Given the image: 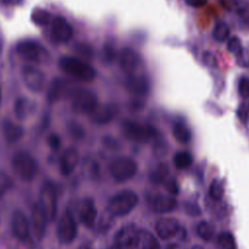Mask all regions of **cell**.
Masks as SVG:
<instances>
[{"mask_svg":"<svg viewBox=\"0 0 249 249\" xmlns=\"http://www.w3.org/2000/svg\"><path fill=\"white\" fill-rule=\"evenodd\" d=\"M58 65L63 72L80 81L89 82L96 76V72L92 66L76 57L63 56L59 59Z\"/></svg>","mask_w":249,"mask_h":249,"instance_id":"6da1fadb","label":"cell"},{"mask_svg":"<svg viewBox=\"0 0 249 249\" xmlns=\"http://www.w3.org/2000/svg\"><path fill=\"white\" fill-rule=\"evenodd\" d=\"M138 203L137 195L130 190H124L115 195L108 203L109 214L115 217H122L131 212Z\"/></svg>","mask_w":249,"mask_h":249,"instance_id":"7a4b0ae2","label":"cell"},{"mask_svg":"<svg viewBox=\"0 0 249 249\" xmlns=\"http://www.w3.org/2000/svg\"><path fill=\"white\" fill-rule=\"evenodd\" d=\"M12 167L15 174L23 181L32 180L38 171L36 160L27 152L17 153L13 157Z\"/></svg>","mask_w":249,"mask_h":249,"instance_id":"3957f363","label":"cell"},{"mask_svg":"<svg viewBox=\"0 0 249 249\" xmlns=\"http://www.w3.org/2000/svg\"><path fill=\"white\" fill-rule=\"evenodd\" d=\"M97 105V96L93 91L80 89L72 92V108L76 113L89 115Z\"/></svg>","mask_w":249,"mask_h":249,"instance_id":"277c9868","label":"cell"},{"mask_svg":"<svg viewBox=\"0 0 249 249\" xmlns=\"http://www.w3.org/2000/svg\"><path fill=\"white\" fill-rule=\"evenodd\" d=\"M123 131L128 139L135 142H147L157 134V130L153 126L130 120L124 122Z\"/></svg>","mask_w":249,"mask_h":249,"instance_id":"5b68a950","label":"cell"},{"mask_svg":"<svg viewBox=\"0 0 249 249\" xmlns=\"http://www.w3.org/2000/svg\"><path fill=\"white\" fill-rule=\"evenodd\" d=\"M39 204L42 207L48 221H53L57 211V194L56 189L52 182H47L42 187Z\"/></svg>","mask_w":249,"mask_h":249,"instance_id":"8992f818","label":"cell"},{"mask_svg":"<svg viewBox=\"0 0 249 249\" xmlns=\"http://www.w3.org/2000/svg\"><path fill=\"white\" fill-rule=\"evenodd\" d=\"M137 171L136 162L128 157H120L110 165V172L118 182H124L132 178Z\"/></svg>","mask_w":249,"mask_h":249,"instance_id":"52a82bcc","label":"cell"},{"mask_svg":"<svg viewBox=\"0 0 249 249\" xmlns=\"http://www.w3.org/2000/svg\"><path fill=\"white\" fill-rule=\"evenodd\" d=\"M138 231L133 224L124 226L116 233L113 246L116 249H136Z\"/></svg>","mask_w":249,"mask_h":249,"instance_id":"ba28073f","label":"cell"},{"mask_svg":"<svg viewBox=\"0 0 249 249\" xmlns=\"http://www.w3.org/2000/svg\"><path fill=\"white\" fill-rule=\"evenodd\" d=\"M77 234L76 222L73 215L69 210L63 212L60 216L57 225V237L58 240L63 244L72 242Z\"/></svg>","mask_w":249,"mask_h":249,"instance_id":"9c48e42d","label":"cell"},{"mask_svg":"<svg viewBox=\"0 0 249 249\" xmlns=\"http://www.w3.org/2000/svg\"><path fill=\"white\" fill-rule=\"evenodd\" d=\"M150 208L158 213H167L176 208L177 202L171 196L162 194H152L148 196Z\"/></svg>","mask_w":249,"mask_h":249,"instance_id":"30bf717a","label":"cell"},{"mask_svg":"<svg viewBox=\"0 0 249 249\" xmlns=\"http://www.w3.org/2000/svg\"><path fill=\"white\" fill-rule=\"evenodd\" d=\"M120 64L124 72L128 76L139 72L142 61L136 52L131 49H124L120 55Z\"/></svg>","mask_w":249,"mask_h":249,"instance_id":"8fae6325","label":"cell"},{"mask_svg":"<svg viewBox=\"0 0 249 249\" xmlns=\"http://www.w3.org/2000/svg\"><path fill=\"white\" fill-rule=\"evenodd\" d=\"M42 46L33 40H23L17 45V52L19 56L28 61H38L43 53Z\"/></svg>","mask_w":249,"mask_h":249,"instance_id":"7c38bea8","label":"cell"},{"mask_svg":"<svg viewBox=\"0 0 249 249\" xmlns=\"http://www.w3.org/2000/svg\"><path fill=\"white\" fill-rule=\"evenodd\" d=\"M125 88L130 93L137 96H143L149 92L150 83L145 75L138 72L126 77Z\"/></svg>","mask_w":249,"mask_h":249,"instance_id":"4fadbf2b","label":"cell"},{"mask_svg":"<svg viewBox=\"0 0 249 249\" xmlns=\"http://www.w3.org/2000/svg\"><path fill=\"white\" fill-rule=\"evenodd\" d=\"M22 80L31 91L38 92L44 85V74L38 68L27 65L22 68Z\"/></svg>","mask_w":249,"mask_h":249,"instance_id":"5bb4252c","label":"cell"},{"mask_svg":"<svg viewBox=\"0 0 249 249\" xmlns=\"http://www.w3.org/2000/svg\"><path fill=\"white\" fill-rule=\"evenodd\" d=\"M119 109L117 105L108 103L104 105H97V107L89 114L91 121L97 124H105L110 123L118 114Z\"/></svg>","mask_w":249,"mask_h":249,"instance_id":"9a60e30c","label":"cell"},{"mask_svg":"<svg viewBox=\"0 0 249 249\" xmlns=\"http://www.w3.org/2000/svg\"><path fill=\"white\" fill-rule=\"evenodd\" d=\"M78 214L80 221L87 228H91L96 220L97 210L92 199L85 198L78 206Z\"/></svg>","mask_w":249,"mask_h":249,"instance_id":"2e32d148","label":"cell"},{"mask_svg":"<svg viewBox=\"0 0 249 249\" xmlns=\"http://www.w3.org/2000/svg\"><path fill=\"white\" fill-rule=\"evenodd\" d=\"M47 222L49 221L40 204L39 203L34 204L31 211V224H32L33 232L38 240H41L45 235Z\"/></svg>","mask_w":249,"mask_h":249,"instance_id":"e0dca14e","label":"cell"},{"mask_svg":"<svg viewBox=\"0 0 249 249\" xmlns=\"http://www.w3.org/2000/svg\"><path fill=\"white\" fill-rule=\"evenodd\" d=\"M52 35L58 42H66L73 35V29L62 17H56L52 21Z\"/></svg>","mask_w":249,"mask_h":249,"instance_id":"ac0fdd59","label":"cell"},{"mask_svg":"<svg viewBox=\"0 0 249 249\" xmlns=\"http://www.w3.org/2000/svg\"><path fill=\"white\" fill-rule=\"evenodd\" d=\"M156 231L162 239H170L180 231V225L174 218H160L156 224Z\"/></svg>","mask_w":249,"mask_h":249,"instance_id":"d6986e66","label":"cell"},{"mask_svg":"<svg viewBox=\"0 0 249 249\" xmlns=\"http://www.w3.org/2000/svg\"><path fill=\"white\" fill-rule=\"evenodd\" d=\"M79 162V153L74 148H68L63 152L59 160V169L62 175H70Z\"/></svg>","mask_w":249,"mask_h":249,"instance_id":"ffe728a7","label":"cell"},{"mask_svg":"<svg viewBox=\"0 0 249 249\" xmlns=\"http://www.w3.org/2000/svg\"><path fill=\"white\" fill-rule=\"evenodd\" d=\"M13 232L19 240H26L29 235V228L25 215L21 211H16L12 217Z\"/></svg>","mask_w":249,"mask_h":249,"instance_id":"44dd1931","label":"cell"},{"mask_svg":"<svg viewBox=\"0 0 249 249\" xmlns=\"http://www.w3.org/2000/svg\"><path fill=\"white\" fill-rule=\"evenodd\" d=\"M228 50L236 57L239 65L249 66V54L243 49L238 37L233 36L228 41Z\"/></svg>","mask_w":249,"mask_h":249,"instance_id":"7402d4cb","label":"cell"},{"mask_svg":"<svg viewBox=\"0 0 249 249\" xmlns=\"http://www.w3.org/2000/svg\"><path fill=\"white\" fill-rule=\"evenodd\" d=\"M67 93H70V87L68 82L61 79H56L50 86L47 96L49 102L53 103L65 96Z\"/></svg>","mask_w":249,"mask_h":249,"instance_id":"603a6c76","label":"cell"},{"mask_svg":"<svg viewBox=\"0 0 249 249\" xmlns=\"http://www.w3.org/2000/svg\"><path fill=\"white\" fill-rule=\"evenodd\" d=\"M2 133L8 143H15L22 137L23 129L19 124H15L12 121L5 120L2 124Z\"/></svg>","mask_w":249,"mask_h":249,"instance_id":"cb8c5ba5","label":"cell"},{"mask_svg":"<svg viewBox=\"0 0 249 249\" xmlns=\"http://www.w3.org/2000/svg\"><path fill=\"white\" fill-rule=\"evenodd\" d=\"M136 249H160L156 237L146 230H139Z\"/></svg>","mask_w":249,"mask_h":249,"instance_id":"d4e9b609","label":"cell"},{"mask_svg":"<svg viewBox=\"0 0 249 249\" xmlns=\"http://www.w3.org/2000/svg\"><path fill=\"white\" fill-rule=\"evenodd\" d=\"M172 133L174 138L181 143H187L191 140L192 132L188 124L181 120L176 121L172 126Z\"/></svg>","mask_w":249,"mask_h":249,"instance_id":"484cf974","label":"cell"},{"mask_svg":"<svg viewBox=\"0 0 249 249\" xmlns=\"http://www.w3.org/2000/svg\"><path fill=\"white\" fill-rule=\"evenodd\" d=\"M34 111V104L27 98L20 97L15 104V114L18 120L28 118Z\"/></svg>","mask_w":249,"mask_h":249,"instance_id":"4316f807","label":"cell"},{"mask_svg":"<svg viewBox=\"0 0 249 249\" xmlns=\"http://www.w3.org/2000/svg\"><path fill=\"white\" fill-rule=\"evenodd\" d=\"M169 179V169L163 163L159 164L150 174L151 182L156 185H164Z\"/></svg>","mask_w":249,"mask_h":249,"instance_id":"83f0119b","label":"cell"},{"mask_svg":"<svg viewBox=\"0 0 249 249\" xmlns=\"http://www.w3.org/2000/svg\"><path fill=\"white\" fill-rule=\"evenodd\" d=\"M173 162L178 169H186L191 166L193 162V157L187 151H180L174 155Z\"/></svg>","mask_w":249,"mask_h":249,"instance_id":"f1b7e54d","label":"cell"},{"mask_svg":"<svg viewBox=\"0 0 249 249\" xmlns=\"http://www.w3.org/2000/svg\"><path fill=\"white\" fill-rule=\"evenodd\" d=\"M229 35H230V28L228 24L224 21L216 22L212 32L213 38L218 42H224L228 39Z\"/></svg>","mask_w":249,"mask_h":249,"instance_id":"f546056e","label":"cell"},{"mask_svg":"<svg viewBox=\"0 0 249 249\" xmlns=\"http://www.w3.org/2000/svg\"><path fill=\"white\" fill-rule=\"evenodd\" d=\"M31 19L37 25H46L51 21V14L43 9H34L31 13Z\"/></svg>","mask_w":249,"mask_h":249,"instance_id":"4dcf8cb0","label":"cell"},{"mask_svg":"<svg viewBox=\"0 0 249 249\" xmlns=\"http://www.w3.org/2000/svg\"><path fill=\"white\" fill-rule=\"evenodd\" d=\"M196 231H197V234L200 236V238H202L203 240L209 241L214 236L215 230L212 224H210L209 222L203 221L198 224L196 228Z\"/></svg>","mask_w":249,"mask_h":249,"instance_id":"1f68e13d","label":"cell"},{"mask_svg":"<svg viewBox=\"0 0 249 249\" xmlns=\"http://www.w3.org/2000/svg\"><path fill=\"white\" fill-rule=\"evenodd\" d=\"M209 196L212 200L220 201L224 196V185L223 183L215 179L212 181L210 187H209Z\"/></svg>","mask_w":249,"mask_h":249,"instance_id":"d6a6232c","label":"cell"},{"mask_svg":"<svg viewBox=\"0 0 249 249\" xmlns=\"http://www.w3.org/2000/svg\"><path fill=\"white\" fill-rule=\"evenodd\" d=\"M218 242L222 249H236L235 240L231 232L223 231L218 236Z\"/></svg>","mask_w":249,"mask_h":249,"instance_id":"836d02e7","label":"cell"},{"mask_svg":"<svg viewBox=\"0 0 249 249\" xmlns=\"http://www.w3.org/2000/svg\"><path fill=\"white\" fill-rule=\"evenodd\" d=\"M235 13L238 15L241 21L249 28V3L246 1H239Z\"/></svg>","mask_w":249,"mask_h":249,"instance_id":"e575fe53","label":"cell"},{"mask_svg":"<svg viewBox=\"0 0 249 249\" xmlns=\"http://www.w3.org/2000/svg\"><path fill=\"white\" fill-rule=\"evenodd\" d=\"M68 130H69V133L71 134V136L75 139H81L84 137V128L83 126L78 124V123H75V122H72L68 124Z\"/></svg>","mask_w":249,"mask_h":249,"instance_id":"d590c367","label":"cell"},{"mask_svg":"<svg viewBox=\"0 0 249 249\" xmlns=\"http://www.w3.org/2000/svg\"><path fill=\"white\" fill-rule=\"evenodd\" d=\"M11 187L12 181L9 176L3 172H0V199Z\"/></svg>","mask_w":249,"mask_h":249,"instance_id":"8d00e7d4","label":"cell"},{"mask_svg":"<svg viewBox=\"0 0 249 249\" xmlns=\"http://www.w3.org/2000/svg\"><path fill=\"white\" fill-rule=\"evenodd\" d=\"M238 91L239 94L245 98V99H249V78L247 77H242L239 80L238 83Z\"/></svg>","mask_w":249,"mask_h":249,"instance_id":"74e56055","label":"cell"},{"mask_svg":"<svg viewBox=\"0 0 249 249\" xmlns=\"http://www.w3.org/2000/svg\"><path fill=\"white\" fill-rule=\"evenodd\" d=\"M219 3L229 12H235L239 0H218Z\"/></svg>","mask_w":249,"mask_h":249,"instance_id":"f35d334b","label":"cell"},{"mask_svg":"<svg viewBox=\"0 0 249 249\" xmlns=\"http://www.w3.org/2000/svg\"><path fill=\"white\" fill-rule=\"evenodd\" d=\"M47 143L53 150H57L60 147V138L57 134L52 133L48 136Z\"/></svg>","mask_w":249,"mask_h":249,"instance_id":"ab89813d","label":"cell"},{"mask_svg":"<svg viewBox=\"0 0 249 249\" xmlns=\"http://www.w3.org/2000/svg\"><path fill=\"white\" fill-rule=\"evenodd\" d=\"M202 60L203 62L208 65V66H216L217 65V62H216V59L214 57V55L208 52H205L202 55Z\"/></svg>","mask_w":249,"mask_h":249,"instance_id":"60d3db41","label":"cell"},{"mask_svg":"<svg viewBox=\"0 0 249 249\" xmlns=\"http://www.w3.org/2000/svg\"><path fill=\"white\" fill-rule=\"evenodd\" d=\"M104 56H105V59L107 61H111V60L114 59L115 52H114V49L111 46H106L104 48Z\"/></svg>","mask_w":249,"mask_h":249,"instance_id":"b9f144b4","label":"cell"},{"mask_svg":"<svg viewBox=\"0 0 249 249\" xmlns=\"http://www.w3.org/2000/svg\"><path fill=\"white\" fill-rule=\"evenodd\" d=\"M185 2L193 8H200L206 4L207 0H185Z\"/></svg>","mask_w":249,"mask_h":249,"instance_id":"7bdbcfd3","label":"cell"},{"mask_svg":"<svg viewBox=\"0 0 249 249\" xmlns=\"http://www.w3.org/2000/svg\"><path fill=\"white\" fill-rule=\"evenodd\" d=\"M3 4L5 5H9V6H14V5H18L21 2V0H0Z\"/></svg>","mask_w":249,"mask_h":249,"instance_id":"ee69618b","label":"cell"},{"mask_svg":"<svg viewBox=\"0 0 249 249\" xmlns=\"http://www.w3.org/2000/svg\"><path fill=\"white\" fill-rule=\"evenodd\" d=\"M193 249H202V248L199 246H195V247H193Z\"/></svg>","mask_w":249,"mask_h":249,"instance_id":"f6af8a7d","label":"cell"},{"mask_svg":"<svg viewBox=\"0 0 249 249\" xmlns=\"http://www.w3.org/2000/svg\"><path fill=\"white\" fill-rule=\"evenodd\" d=\"M107 249H116L114 246H112V247H109V248H107Z\"/></svg>","mask_w":249,"mask_h":249,"instance_id":"bcb514c9","label":"cell"},{"mask_svg":"<svg viewBox=\"0 0 249 249\" xmlns=\"http://www.w3.org/2000/svg\"><path fill=\"white\" fill-rule=\"evenodd\" d=\"M0 103H1V88H0Z\"/></svg>","mask_w":249,"mask_h":249,"instance_id":"7dc6e473","label":"cell"}]
</instances>
